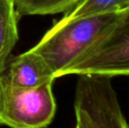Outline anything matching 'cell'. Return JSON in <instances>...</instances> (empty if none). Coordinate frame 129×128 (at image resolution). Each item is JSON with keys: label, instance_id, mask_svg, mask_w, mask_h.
<instances>
[{"label": "cell", "instance_id": "7a4b0ae2", "mask_svg": "<svg viewBox=\"0 0 129 128\" xmlns=\"http://www.w3.org/2000/svg\"><path fill=\"white\" fill-rule=\"evenodd\" d=\"M68 75H129V5L118 12L108 31L69 67Z\"/></svg>", "mask_w": 129, "mask_h": 128}, {"label": "cell", "instance_id": "8992f818", "mask_svg": "<svg viewBox=\"0 0 129 128\" xmlns=\"http://www.w3.org/2000/svg\"><path fill=\"white\" fill-rule=\"evenodd\" d=\"M80 0H13L18 16L52 15L72 9Z\"/></svg>", "mask_w": 129, "mask_h": 128}, {"label": "cell", "instance_id": "3957f363", "mask_svg": "<svg viewBox=\"0 0 129 128\" xmlns=\"http://www.w3.org/2000/svg\"><path fill=\"white\" fill-rule=\"evenodd\" d=\"M56 111L53 82L19 89L0 80V125L11 128H45Z\"/></svg>", "mask_w": 129, "mask_h": 128}, {"label": "cell", "instance_id": "6da1fadb", "mask_svg": "<svg viewBox=\"0 0 129 128\" xmlns=\"http://www.w3.org/2000/svg\"><path fill=\"white\" fill-rule=\"evenodd\" d=\"M118 12L72 19L62 17L31 49L43 59L54 78L63 76L69 67L108 31Z\"/></svg>", "mask_w": 129, "mask_h": 128}, {"label": "cell", "instance_id": "ba28073f", "mask_svg": "<svg viewBox=\"0 0 129 128\" xmlns=\"http://www.w3.org/2000/svg\"><path fill=\"white\" fill-rule=\"evenodd\" d=\"M76 128H83V127H82L81 125H79V124H77V125H76Z\"/></svg>", "mask_w": 129, "mask_h": 128}, {"label": "cell", "instance_id": "5b68a950", "mask_svg": "<svg viewBox=\"0 0 129 128\" xmlns=\"http://www.w3.org/2000/svg\"><path fill=\"white\" fill-rule=\"evenodd\" d=\"M18 19L13 0H0V75L19 39Z\"/></svg>", "mask_w": 129, "mask_h": 128}, {"label": "cell", "instance_id": "277c9868", "mask_svg": "<svg viewBox=\"0 0 129 128\" xmlns=\"http://www.w3.org/2000/svg\"><path fill=\"white\" fill-rule=\"evenodd\" d=\"M54 77L43 59L32 49L8 61L0 80L19 89H34L54 82Z\"/></svg>", "mask_w": 129, "mask_h": 128}, {"label": "cell", "instance_id": "52a82bcc", "mask_svg": "<svg viewBox=\"0 0 129 128\" xmlns=\"http://www.w3.org/2000/svg\"><path fill=\"white\" fill-rule=\"evenodd\" d=\"M129 5V0H80L63 18L69 19L86 18L110 12H118Z\"/></svg>", "mask_w": 129, "mask_h": 128}]
</instances>
